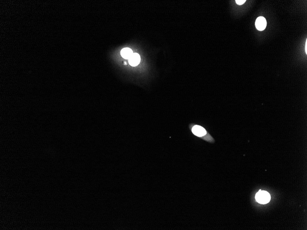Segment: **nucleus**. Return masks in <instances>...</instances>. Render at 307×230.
<instances>
[{
    "instance_id": "4",
    "label": "nucleus",
    "mask_w": 307,
    "mask_h": 230,
    "mask_svg": "<svg viewBox=\"0 0 307 230\" xmlns=\"http://www.w3.org/2000/svg\"><path fill=\"white\" fill-rule=\"evenodd\" d=\"M140 57L137 53H133L128 59L129 63L132 66H137L140 62Z\"/></svg>"
},
{
    "instance_id": "6",
    "label": "nucleus",
    "mask_w": 307,
    "mask_h": 230,
    "mask_svg": "<svg viewBox=\"0 0 307 230\" xmlns=\"http://www.w3.org/2000/svg\"><path fill=\"white\" fill-rule=\"evenodd\" d=\"M235 2H236V3L239 5H242L244 3H245L246 1V0H236Z\"/></svg>"
},
{
    "instance_id": "7",
    "label": "nucleus",
    "mask_w": 307,
    "mask_h": 230,
    "mask_svg": "<svg viewBox=\"0 0 307 230\" xmlns=\"http://www.w3.org/2000/svg\"><path fill=\"white\" fill-rule=\"evenodd\" d=\"M305 52L307 54V40H306L305 43Z\"/></svg>"
},
{
    "instance_id": "5",
    "label": "nucleus",
    "mask_w": 307,
    "mask_h": 230,
    "mask_svg": "<svg viewBox=\"0 0 307 230\" xmlns=\"http://www.w3.org/2000/svg\"><path fill=\"white\" fill-rule=\"evenodd\" d=\"M133 54V51L129 48H125L121 52V56L125 59H129Z\"/></svg>"
},
{
    "instance_id": "1",
    "label": "nucleus",
    "mask_w": 307,
    "mask_h": 230,
    "mask_svg": "<svg viewBox=\"0 0 307 230\" xmlns=\"http://www.w3.org/2000/svg\"><path fill=\"white\" fill-rule=\"evenodd\" d=\"M255 198L259 203L263 204H266L270 200L271 196L267 192L260 190L259 192L256 194Z\"/></svg>"
},
{
    "instance_id": "3",
    "label": "nucleus",
    "mask_w": 307,
    "mask_h": 230,
    "mask_svg": "<svg viewBox=\"0 0 307 230\" xmlns=\"http://www.w3.org/2000/svg\"><path fill=\"white\" fill-rule=\"evenodd\" d=\"M255 25L257 30L259 31H263L265 30L267 26V21L264 17H259L257 18Z\"/></svg>"
},
{
    "instance_id": "2",
    "label": "nucleus",
    "mask_w": 307,
    "mask_h": 230,
    "mask_svg": "<svg viewBox=\"0 0 307 230\" xmlns=\"http://www.w3.org/2000/svg\"><path fill=\"white\" fill-rule=\"evenodd\" d=\"M191 131L197 137L202 138L207 135V131L202 126L195 125L192 127Z\"/></svg>"
}]
</instances>
